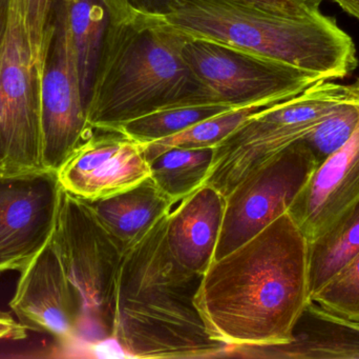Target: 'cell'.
Wrapping results in <instances>:
<instances>
[{"mask_svg":"<svg viewBox=\"0 0 359 359\" xmlns=\"http://www.w3.org/2000/svg\"><path fill=\"white\" fill-rule=\"evenodd\" d=\"M84 103H88L109 13L103 0H65Z\"/></svg>","mask_w":359,"mask_h":359,"instance_id":"19","label":"cell"},{"mask_svg":"<svg viewBox=\"0 0 359 359\" xmlns=\"http://www.w3.org/2000/svg\"><path fill=\"white\" fill-rule=\"evenodd\" d=\"M312 301L331 315L359 322V254L314 293Z\"/></svg>","mask_w":359,"mask_h":359,"instance_id":"23","label":"cell"},{"mask_svg":"<svg viewBox=\"0 0 359 359\" xmlns=\"http://www.w3.org/2000/svg\"><path fill=\"white\" fill-rule=\"evenodd\" d=\"M316 167L309 148L299 139L246 175L226 196L213 261L225 256L288 211Z\"/></svg>","mask_w":359,"mask_h":359,"instance_id":"9","label":"cell"},{"mask_svg":"<svg viewBox=\"0 0 359 359\" xmlns=\"http://www.w3.org/2000/svg\"><path fill=\"white\" fill-rule=\"evenodd\" d=\"M182 53L211 95L233 109L280 103L326 80L288 63L210 40L188 38Z\"/></svg>","mask_w":359,"mask_h":359,"instance_id":"8","label":"cell"},{"mask_svg":"<svg viewBox=\"0 0 359 359\" xmlns=\"http://www.w3.org/2000/svg\"><path fill=\"white\" fill-rule=\"evenodd\" d=\"M143 12L185 37L257 53L326 80L347 77L358 65L353 39L320 12L290 16L250 0H154Z\"/></svg>","mask_w":359,"mask_h":359,"instance_id":"4","label":"cell"},{"mask_svg":"<svg viewBox=\"0 0 359 359\" xmlns=\"http://www.w3.org/2000/svg\"><path fill=\"white\" fill-rule=\"evenodd\" d=\"M358 124L359 78L346 84L345 95L333 111L302 141L309 148L318 166L347 143Z\"/></svg>","mask_w":359,"mask_h":359,"instance_id":"22","label":"cell"},{"mask_svg":"<svg viewBox=\"0 0 359 359\" xmlns=\"http://www.w3.org/2000/svg\"><path fill=\"white\" fill-rule=\"evenodd\" d=\"M313 11H320V6L324 0H299Z\"/></svg>","mask_w":359,"mask_h":359,"instance_id":"29","label":"cell"},{"mask_svg":"<svg viewBox=\"0 0 359 359\" xmlns=\"http://www.w3.org/2000/svg\"><path fill=\"white\" fill-rule=\"evenodd\" d=\"M103 1L109 22L86 103L90 128L114 130L168 103L211 95L184 58L187 37L153 15Z\"/></svg>","mask_w":359,"mask_h":359,"instance_id":"3","label":"cell"},{"mask_svg":"<svg viewBox=\"0 0 359 359\" xmlns=\"http://www.w3.org/2000/svg\"><path fill=\"white\" fill-rule=\"evenodd\" d=\"M88 202L123 252L142 240L177 204L151 177L128 191Z\"/></svg>","mask_w":359,"mask_h":359,"instance_id":"16","label":"cell"},{"mask_svg":"<svg viewBox=\"0 0 359 359\" xmlns=\"http://www.w3.org/2000/svg\"><path fill=\"white\" fill-rule=\"evenodd\" d=\"M333 1L337 2L346 13L359 21V0H333Z\"/></svg>","mask_w":359,"mask_h":359,"instance_id":"27","label":"cell"},{"mask_svg":"<svg viewBox=\"0 0 359 359\" xmlns=\"http://www.w3.org/2000/svg\"><path fill=\"white\" fill-rule=\"evenodd\" d=\"M94 132L86 117L65 0H57L41 77L42 167L58 171Z\"/></svg>","mask_w":359,"mask_h":359,"instance_id":"10","label":"cell"},{"mask_svg":"<svg viewBox=\"0 0 359 359\" xmlns=\"http://www.w3.org/2000/svg\"><path fill=\"white\" fill-rule=\"evenodd\" d=\"M311 303L309 242L288 211L213 261L196 296L209 334L228 347L289 345Z\"/></svg>","mask_w":359,"mask_h":359,"instance_id":"1","label":"cell"},{"mask_svg":"<svg viewBox=\"0 0 359 359\" xmlns=\"http://www.w3.org/2000/svg\"><path fill=\"white\" fill-rule=\"evenodd\" d=\"M345 93L346 84L318 80L301 94L259 112L215 145L204 183L226 197L251 171L304 138Z\"/></svg>","mask_w":359,"mask_h":359,"instance_id":"5","label":"cell"},{"mask_svg":"<svg viewBox=\"0 0 359 359\" xmlns=\"http://www.w3.org/2000/svg\"><path fill=\"white\" fill-rule=\"evenodd\" d=\"M62 192L56 171L0 172V273L21 271L48 244Z\"/></svg>","mask_w":359,"mask_h":359,"instance_id":"11","label":"cell"},{"mask_svg":"<svg viewBox=\"0 0 359 359\" xmlns=\"http://www.w3.org/2000/svg\"><path fill=\"white\" fill-rule=\"evenodd\" d=\"M10 307L27 330L46 333L63 345L79 337L84 328L83 301L53 237L21 270Z\"/></svg>","mask_w":359,"mask_h":359,"instance_id":"12","label":"cell"},{"mask_svg":"<svg viewBox=\"0 0 359 359\" xmlns=\"http://www.w3.org/2000/svg\"><path fill=\"white\" fill-rule=\"evenodd\" d=\"M359 200V124L347 143L316 167L289 208L312 242Z\"/></svg>","mask_w":359,"mask_h":359,"instance_id":"14","label":"cell"},{"mask_svg":"<svg viewBox=\"0 0 359 359\" xmlns=\"http://www.w3.org/2000/svg\"><path fill=\"white\" fill-rule=\"evenodd\" d=\"M273 105L276 103H257V105L229 110L194 124L190 128L177 133L172 136L143 145L145 158L149 160V162H151L161 155L163 152L172 148H183V149L215 148L247 120L251 119L259 112Z\"/></svg>","mask_w":359,"mask_h":359,"instance_id":"21","label":"cell"},{"mask_svg":"<svg viewBox=\"0 0 359 359\" xmlns=\"http://www.w3.org/2000/svg\"><path fill=\"white\" fill-rule=\"evenodd\" d=\"M229 110H233V107L217 100L212 95H196L158 107L120 124L114 130L123 133L136 143L147 145L172 136L194 124Z\"/></svg>","mask_w":359,"mask_h":359,"instance_id":"17","label":"cell"},{"mask_svg":"<svg viewBox=\"0 0 359 359\" xmlns=\"http://www.w3.org/2000/svg\"><path fill=\"white\" fill-rule=\"evenodd\" d=\"M179 202L168 215V248L180 265L204 274L215 259L226 197L212 185L203 183Z\"/></svg>","mask_w":359,"mask_h":359,"instance_id":"15","label":"cell"},{"mask_svg":"<svg viewBox=\"0 0 359 359\" xmlns=\"http://www.w3.org/2000/svg\"><path fill=\"white\" fill-rule=\"evenodd\" d=\"M27 337V329L13 320L8 314L0 312V341L1 339H23Z\"/></svg>","mask_w":359,"mask_h":359,"instance_id":"26","label":"cell"},{"mask_svg":"<svg viewBox=\"0 0 359 359\" xmlns=\"http://www.w3.org/2000/svg\"><path fill=\"white\" fill-rule=\"evenodd\" d=\"M57 0H25V20L32 51L42 75Z\"/></svg>","mask_w":359,"mask_h":359,"instance_id":"24","label":"cell"},{"mask_svg":"<svg viewBox=\"0 0 359 359\" xmlns=\"http://www.w3.org/2000/svg\"><path fill=\"white\" fill-rule=\"evenodd\" d=\"M166 225L168 215L124 252L111 339L130 358H224L228 346L210 337L196 305L204 274L175 259Z\"/></svg>","mask_w":359,"mask_h":359,"instance_id":"2","label":"cell"},{"mask_svg":"<svg viewBox=\"0 0 359 359\" xmlns=\"http://www.w3.org/2000/svg\"><path fill=\"white\" fill-rule=\"evenodd\" d=\"M358 254L359 200L344 211L322 235L309 242L311 295Z\"/></svg>","mask_w":359,"mask_h":359,"instance_id":"18","label":"cell"},{"mask_svg":"<svg viewBox=\"0 0 359 359\" xmlns=\"http://www.w3.org/2000/svg\"><path fill=\"white\" fill-rule=\"evenodd\" d=\"M57 174L65 191L93 202L136 187L151 170L143 145L117 130L94 129Z\"/></svg>","mask_w":359,"mask_h":359,"instance_id":"13","label":"cell"},{"mask_svg":"<svg viewBox=\"0 0 359 359\" xmlns=\"http://www.w3.org/2000/svg\"><path fill=\"white\" fill-rule=\"evenodd\" d=\"M215 148H172L149 162L151 178L177 204L206 181Z\"/></svg>","mask_w":359,"mask_h":359,"instance_id":"20","label":"cell"},{"mask_svg":"<svg viewBox=\"0 0 359 359\" xmlns=\"http://www.w3.org/2000/svg\"><path fill=\"white\" fill-rule=\"evenodd\" d=\"M8 0H0V44L6 29V17H8Z\"/></svg>","mask_w":359,"mask_h":359,"instance_id":"28","label":"cell"},{"mask_svg":"<svg viewBox=\"0 0 359 359\" xmlns=\"http://www.w3.org/2000/svg\"><path fill=\"white\" fill-rule=\"evenodd\" d=\"M53 240L84 306V325L111 339L116 278L124 252L86 200L62 192Z\"/></svg>","mask_w":359,"mask_h":359,"instance_id":"7","label":"cell"},{"mask_svg":"<svg viewBox=\"0 0 359 359\" xmlns=\"http://www.w3.org/2000/svg\"><path fill=\"white\" fill-rule=\"evenodd\" d=\"M107 1L115 2V4L128 6L133 10L143 12L153 4L154 0H107ZM250 1L255 2L264 8L274 11V12L290 15V16H313L320 12V11L311 10L299 0H250Z\"/></svg>","mask_w":359,"mask_h":359,"instance_id":"25","label":"cell"},{"mask_svg":"<svg viewBox=\"0 0 359 359\" xmlns=\"http://www.w3.org/2000/svg\"><path fill=\"white\" fill-rule=\"evenodd\" d=\"M41 77L27 36L25 0H8L0 44V172L44 169Z\"/></svg>","mask_w":359,"mask_h":359,"instance_id":"6","label":"cell"}]
</instances>
